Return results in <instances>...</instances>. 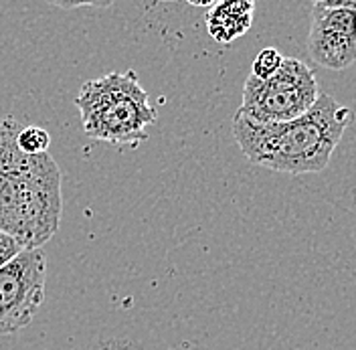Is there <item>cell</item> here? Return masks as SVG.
Segmentation results:
<instances>
[{
  "label": "cell",
  "instance_id": "cell-1",
  "mask_svg": "<svg viewBox=\"0 0 356 350\" xmlns=\"http://www.w3.org/2000/svg\"><path fill=\"white\" fill-rule=\"evenodd\" d=\"M353 118L350 108L320 91L310 110L289 122L259 124L237 111L233 136L249 162L273 173L310 175L330 164Z\"/></svg>",
  "mask_w": 356,
  "mask_h": 350
},
{
  "label": "cell",
  "instance_id": "cell-2",
  "mask_svg": "<svg viewBox=\"0 0 356 350\" xmlns=\"http://www.w3.org/2000/svg\"><path fill=\"white\" fill-rule=\"evenodd\" d=\"M17 122L0 120V231L22 249L43 247L63 213L61 170L53 156H29L17 146Z\"/></svg>",
  "mask_w": 356,
  "mask_h": 350
},
{
  "label": "cell",
  "instance_id": "cell-3",
  "mask_svg": "<svg viewBox=\"0 0 356 350\" xmlns=\"http://www.w3.org/2000/svg\"><path fill=\"white\" fill-rule=\"evenodd\" d=\"M75 106L83 132L108 144H140L148 140L146 128L158 120L134 71L89 79L79 89Z\"/></svg>",
  "mask_w": 356,
  "mask_h": 350
},
{
  "label": "cell",
  "instance_id": "cell-4",
  "mask_svg": "<svg viewBox=\"0 0 356 350\" xmlns=\"http://www.w3.org/2000/svg\"><path fill=\"white\" fill-rule=\"evenodd\" d=\"M318 95L320 88L310 67L296 57H286L271 77L249 75L245 79L239 113L259 124L289 122L310 110Z\"/></svg>",
  "mask_w": 356,
  "mask_h": 350
},
{
  "label": "cell",
  "instance_id": "cell-5",
  "mask_svg": "<svg viewBox=\"0 0 356 350\" xmlns=\"http://www.w3.org/2000/svg\"><path fill=\"white\" fill-rule=\"evenodd\" d=\"M47 255L41 247L22 249L0 267V336L29 326L44 300Z\"/></svg>",
  "mask_w": 356,
  "mask_h": 350
},
{
  "label": "cell",
  "instance_id": "cell-6",
  "mask_svg": "<svg viewBox=\"0 0 356 350\" xmlns=\"http://www.w3.org/2000/svg\"><path fill=\"white\" fill-rule=\"evenodd\" d=\"M308 53L324 69L344 71L356 63V10L314 4Z\"/></svg>",
  "mask_w": 356,
  "mask_h": 350
},
{
  "label": "cell",
  "instance_id": "cell-7",
  "mask_svg": "<svg viewBox=\"0 0 356 350\" xmlns=\"http://www.w3.org/2000/svg\"><path fill=\"white\" fill-rule=\"evenodd\" d=\"M255 0H217L207 13V31L221 45L233 43L251 29Z\"/></svg>",
  "mask_w": 356,
  "mask_h": 350
},
{
  "label": "cell",
  "instance_id": "cell-8",
  "mask_svg": "<svg viewBox=\"0 0 356 350\" xmlns=\"http://www.w3.org/2000/svg\"><path fill=\"white\" fill-rule=\"evenodd\" d=\"M17 146L29 156L47 154L51 146V136L41 126H26L17 134Z\"/></svg>",
  "mask_w": 356,
  "mask_h": 350
},
{
  "label": "cell",
  "instance_id": "cell-9",
  "mask_svg": "<svg viewBox=\"0 0 356 350\" xmlns=\"http://www.w3.org/2000/svg\"><path fill=\"white\" fill-rule=\"evenodd\" d=\"M284 59H286V57H284L277 49L266 47V49H261V51L255 55L253 65H251V75L257 77V79H267V77H271V75L282 67Z\"/></svg>",
  "mask_w": 356,
  "mask_h": 350
},
{
  "label": "cell",
  "instance_id": "cell-10",
  "mask_svg": "<svg viewBox=\"0 0 356 350\" xmlns=\"http://www.w3.org/2000/svg\"><path fill=\"white\" fill-rule=\"evenodd\" d=\"M44 2L61 10H75V8H108L115 0H44Z\"/></svg>",
  "mask_w": 356,
  "mask_h": 350
},
{
  "label": "cell",
  "instance_id": "cell-11",
  "mask_svg": "<svg viewBox=\"0 0 356 350\" xmlns=\"http://www.w3.org/2000/svg\"><path fill=\"white\" fill-rule=\"evenodd\" d=\"M21 251H22V245L19 243V241L0 231V267H2L4 263L10 262L15 255H19Z\"/></svg>",
  "mask_w": 356,
  "mask_h": 350
},
{
  "label": "cell",
  "instance_id": "cell-12",
  "mask_svg": "<svg viewBox=\"0 0 356 350\" xmlns=\"http://www.w3.org/2000/svg\"><path fill=\"white\" fill-rule=\"evenodd\" d=\"M314 4H324V6H344L356 10V0H312Z\"/></svg>",
  "mask_w": 356,
  "mask_h": 350
},
{
  "label": "cell",
  "instance_id": "cell-13",
  "mask_svg": "<svg viewBox=\"0 0 356 350\" xmlns=\"http://www.w3.org/2000/svg\"><path fill=\"white\" fill-rule=\"evenodd\" d=\"M191 6H197V8H211L217 0H186Z\"/></svg>",
  "mask_w": 356,
  "mask_h": 350
},
{
  "label": "cell",
  "instance_id": "cell-14",
  "mask_svg": "<svg viewBox=\"0 0 356 350\" xmlns=\"http://www.w3.org/2000/svg\"><path fill=\"white\" fill-rule=\"evenodd\" d=\"M160 2H170V0H160Z\"/></svg>",
  "mask_w": 356,
  "mask_h": 350
}]
</instances>
